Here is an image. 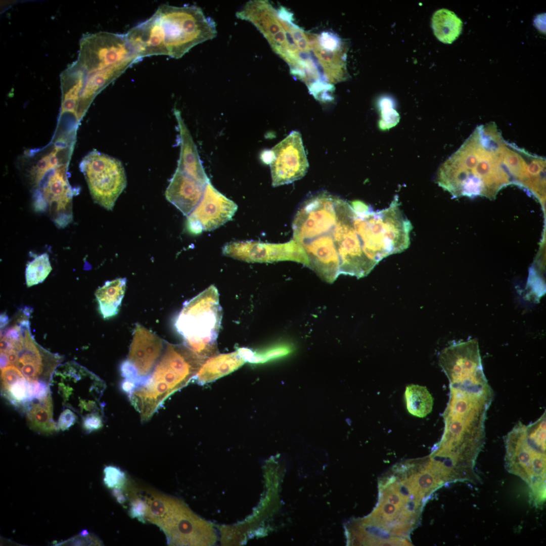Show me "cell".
Wrapping results in <instances>:
<instances>
[{
    "label": "cell",
    "instance_id": "1",
    "mask_svg": "<svg viewBox=\"0 0 546 546\" xmlns=\"http://www.w3.org/2000/svg\"><path fill=\"white\" fill-rule=\"evenodd\" d=\"M355 220L352 202L326 191L308 196L296 212L293 239L303 250L308 267L327 283L340 274L363 277L376 265L365 252Z\"/></svg>",
    "mask_w": 546,
    "mask_h": 546
},
{
    "label": "cell",
    "instance_id": "2",
    "mask_svg": "<svg viewBox=\"0 0 546 546\" xmlns=\"http://www.w3.org/2000/svg\"><path fill=\"white\" fill-rule=\"evenodd\" d=\"M520 163L517 148L504 140L495 124L480 125L441 166L437 181L454 197L492 198L515 181Z\"/></svg>",
    "mask_w": 546,
    "mask_h": 546
},
{
    "label": "cell",
    "instance_id": "3",
    "mask_svg": "<svg viewBox=\"0 0 546 546\" xmlns=\"http://www.w3.org/2000/svg\"><path fill=\"white\" fill-rule=\"evenodd\" d=\"M216 24L196 6L163 4L125 37L140 58L154 55L182 57L195 46L216 37Z\"/></svg>",
    "mask_w": 546,
    "mask_h": 546
},
{
    "label": "cell",
    "instance_id": "4",
    "mask_svg": "<svg viewBox=\"0 0 546 546\" xmlns=\"http://www.w3.org/2000/svg\"><path fill=\"white\" fill-rule=\"evenodd\" d=\"M205 360L184 344L166 342L149 379L128 395L142 422L149 420L169 396L192 381Z\"/></svg>",
    "mask_w": 546,
    "mask_h": 546
},
{
    "label": "cell",
    "instance_id": "5",
    "mask_svg": "<svg viewBox=\"0 0 546 546\" xmlns=\"http://www.w3.org/2000/svg\"><path fill=\"white\" fill-rule=\"evenodd\" d=\"M29 314V311L22 310L12 320L1 323V368L14 366L30 384L50 385L63 356L48 351L35 341L30 331Z\"/></svg>",
    "mask_w": 546,
    "mask_h": 546
},
{
    "label": "cell",
    "instance_id": "6",
    "mask_svg": "<svg viewBox=\"0 0 546 546\" xmlns=\"http://www.w3.org/2000/svg\"><path fill=\"white\" fill-rule=\"evenodd\" d=\"M222 318L219 294L213 285L186 301L174 323L184 345L204 359L217 354Z\"/></svg>",
    "mask_w": 546,
    "mask_h": 546
},
{
    "label": "cell",
    "instance_id": "7",
    "mask_svg": "<svg viewBox=\"0 0 546 546\" xmlns=\"http://www.w3.org/2000/svg\"><path fill=\"white\" fill-rule=\"evenodd\" d=\"M105 387L100 378L73 361L60 364L49 385L52 398L59 397L64 411L69 410L82 420L92 414L102 415L100 399Z\"/></svg>",
    "mask_w": 546,
    "mask_h": 546
},
{
    "label": "cell",
    "instance_id": "8",
    "mask_svg": "<svg viewBox=\"0 0 546 546\" xmlns=\"http://www.w3.org/2000/svg\"><path fill=\"white\" fill-rule=\"evenodd\" d=\"M505 446L506 469L528 485L533 504L542 507L545 500V445L530 438L526 425L519 422L507 435Z\"/></svg>",
    "mask_w": 546,
    "mask_h": 546
},
{
    "label": "cell",
    "instance_id": "9",
    "mask_svg": "<svg viewBox=\"0 0 546 546\" xmlns=\"http://www.w3.org/2000/svg\"><path fill=\"white\" fill-rule=\"evenodd\" d=\"M135 63L119 64L79 52L77 60L64 71L60 79L63 90L71 89L79 95L77 113L83 114L94 98Z\"/></svg>",
    "mask_w": 546,
    "mask_h": 546
},
{
    "label": "cell",
    "instance_id": "10",
    "mask_svg": "<svg viewBox=\"0 0 546 546\" xmlns=\"http://www.w3.org/2000/svg\"><path fill=\"white\" fill-rule=\"evenodd\" d=\"M94 201L112 210L127 185L124 167L118 159L94 150L79 164Z\"/></svg>",
    "mask_w": 546,
    "mask_h": 546
},
{
    "label": "cell",
    "instance_id": "11",
    "mask_svg": "<svg viewBox=\"0 0 546 546\" xmlns=\"http://www.w3.org/2000/svg\"><path fill=\"white\" fill-rule=\"evenodd\" d=\"M166 343L154 333L137 324L127 358L120 366L124 380L133 382L135 389L144 385L162 356Z\"/></svg>",
    "mask_w": 546,
    "mask_h": 546
},
{
    "label": "cell",
    "instance_id": "12",
    "mask_svg": "<svg viewBox=\"0 0 546 546\" xmlns=\"http://www.w3.org/2000/svg\"><path fill=\"white\" fill-rule=\"evenodd\" d=\"M164 531L169 543L178 545H207L214 535L210 526L181 503L167 498L162 515L155 522Z\"/></svg>",
    "mask_w": 546,
    "mask_h": 546
},
{
    "label": "cell",
    "instance_id": "13",
    "mask_svg": "<svg viewBox=\"0 0 546 546\" xmlns=\"http://www.w3.org/2000/svg\"><path fill=\"white\" fill-rule=\"evenodd\" d=\"M271 185L289 184L303 177L309 165L301 133L292 131L269 152Z\"/></svg>",
    "mask_w": 546,
    "mask_h": 546
},
{
    "label": "cell",
    "instance_id": "14",
    "mask_svg": "<svg viewBox=\"0 0 546 546\" xmlns=\"http://www.w3.org/2000/svg\"><path fill=\"white\" fill-rule=\"evenodd\" d=\"M224 255L248 262H272L291 260L308 267V261L302 248L293 240L282 244L247 241L226 244Z\"/></svg>",
    "mask_w": 546,
    "mask_h": 546
},
{
    "label": "cell",
    "instance_id": "15",
    "mask_svg": "<svg viewBox=\"0 0 546 546\" xmlns=\"http://www.w3.org/2000/svg\"><path fill=\"white\" fill-rule=\"evenodd\" d=\"M237 209V205L217 191L209 181L200 202L187 216L188 229L194 234L214 230L231 219Z\"/></svg>",
    "mask_w": 546,
    "mask_h": 546
},
{
    "label": "cell",
    "instance_id": "16",
    "mask_svg": "<svg viewBox=\"0 0 546 546\" xmlns=\"http://www.w3.org/2000/svg\"><path fill=\"white\" fill-rule=\"evenodd\" d=\"M206 184L176 169L166 188L165 196L170 203L187 216L202 199Z\"/></svg>",
    "mask_w": 546,
    "mask_h": 546
},
{
    "label": "cell",
    "instance_id": "17",
    "mask_svg": "<svg viewBox=\"0 0 546 546\" xmlns=\"http://www.w3.org/2000/svg\"><path fill=\"white\" fill-rule=\"evenodd\" d=\"M174 115L177 123L180 148L176 169L207 184L210 179L204 169L197 147L182 118L181 113L177 109H174Z\"/></svg>",
    "mask_w": 546,
    "mask_h": 546
},
{
    "label": "cell",
    "instance_id": "18",
    "mask_svg": "<svg viewBox=\"0 0 546 546\" xmlns=\"http://www.w3.org/2000/svg\"><path fill=\"white\" fill-rule=\"evenodd\" d=\"M2 394L13 405L26 412L33 400L31 387L21 372L16 367L1 368Z\"/></svg>",
    "mask_w": 546,
    "mask_h": 546
},
{
    "label": "cell",
    "instance_id": "19",
    "mask_svg": "<svg viewBox=\"0 0 546 546\" xmlns=\"http://www.w3.org/2000/svg\"><path fill=\"white\" fill-rule=\"evenodd\" d=\"M245 362L238 350L229 353L217 354L205 360L192 381L204 385L233 372Z\"/></svg>",
    "mask_w": 546,
    "mask_h": 546
},
{
    "label": "cell",
    "instance_id": "20",
    "mask_svg": "<svg viewBox=\"0 0 546 546\" xmlns=\"http://www.w3.org/2000/svg\"><path fill=\"white\" fill-rule=\"evenodd\" d=\"M26 412L30 428L42 433H51L58 428L53 418V404L50 393L45 397L32 400Z\"/></svg>",
    "mask_w": 546,
    "mask_h": 546
},
{
    "label": "cell",
    "instance_id": "21",
    "mask_svg": "<svg viewBox=\"0 0 546 546\" xmlns=\"http://www.w3.org/2000/svg\"><path fill=\"white\" fill-rule=\"evenodd\" d=\"M126 284V278H118L106 282L96 291L99 310L104 319L110 318L118 313L125 293Z\"/></svg>",
    "mask_w": 546,
    "mask_h": 546
},
{
    "label": "cell",
    "instance_id": "22",
    "mask_svg": "<svg viewBox=\"0 0 546 546\" xmlns=\"http://www.w3.org/2000/svg\"><path fill=\"white\" fill-rule=\"evenodd\" d=\"M432 27L434 35L439 41L450 44L461 34L463 22L453 12L441 9L434 13Z\"/></svg>",
    "mask_w": 546,
    "mask_h": 546
},
{
    "label": "cell",
    "instance_id": "23",
    "mask_svg": "<svg viewBox=\"0 0 546 546\" xmlns=\"http://www.w3.org/2000/svg\"><path fill=\"white\" fill-rule=\"evenodd\" d=\"M404 397L407 410L413 416L424 418L432 410L433 398L424 386L415 384L407 385Z\"/></svg>",
    "mask_w": 546,
    "mask_h": 546
},
{
    "label": "cell",
    "instance_id": "24",
    "mask_svg": "<svg viewBox=\"0 0 546 546\" xmlns=\"http://www.w3.org/2000/svg\"><path fill=\"white\" fill-rule=\"evenodd\" d=\"M238 351L246 362L263 363L286 356L293 351V347L287 344L272 346L260 352H255L248 348H239Z\"/></svg>",
    "mask_w": 546,
    "mask_h": 546
},
{
    "label": "cell",
    "instance_id": "25",
    "mask_svg": "<svg viewBox=\"0 0 546 546\" xmlns=\"http://www.w3.org/2000/svg\"><path fill=\"white\" fill-rule=\"evenodd\" d=\"M52 269L48 253H44L35 257L27 265L25 279L28 287L42 282Z\"/></svg>",
    "mask_w": 546,
    "mask_h": 546
},
{
    "label": "cell",
    "instance_id": "26",
    "mask_svg": "<svg viewBox=\"0 0 546 546\" xmlns=\"http://www.w3.org/2000/svg\"><path fill=\"white\" fill-rule=\"evenodd\" d=\"M104 481L109 488L120 489L125 482V475L119 468L114 466L106 467L104 470Z\"/></svg>",
    "mask_w": 546,
    "mask_h": 546
},
{
    "label": "cell",
    "instance_id": "27",
    "mask_svg": "<svg viewBox=\"0 0 546 546\" xmlns=\"http://www.w3.org/2000/svg\"><path fill=\"white\" fill-rule=\"evenodd\" d=\"M77 420V416L69 410L63 411L59 416L56 425L58 429L65 430L73 425Z\"/></svg>",
    "mask_w": 546,
    "mask_h": 546
},
{
    "label": "cell",
    "instance_id": "28",
    "mask_svg": "<svg viewBox=\"0 0 546 546\" xmlns=\"http://www.w3.org/2000/svg\"><path fill=\"white\" fill-rule=\"evenodd\" d=\"M146 503L142 499L135 498L132 502L130 513L132 518L136 517L140 521L144 522L145 517L146 516Z\"/></svg>",
    "mask_w": 546,
    "mask_h": 546
},
{
    "label": "cell",
    "instance_id": "29",
    "mask_svg": "<svg viewBox=\"0 0 546 546\" xmlns=\"http://www.w3.org/2000/svg\"><path fill=\"white\" fill-rule=\"evenodd\" d=\"M102 415H90L83 419V427L87 432L97 430L103 426Z\"/></svg>",
    "mask_w": 546,
    "mask_h": 546
}]
</instances>
